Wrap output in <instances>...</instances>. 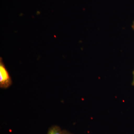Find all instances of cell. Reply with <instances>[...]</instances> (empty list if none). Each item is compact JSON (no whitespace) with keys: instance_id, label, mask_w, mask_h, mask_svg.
Instances as JSON below:
<instances>
[{"instance_id":"6da1fadb","label":"cell","mask_w":134,"mask_h":134,"mask_svg":"<svg viewBox=\"0 0 134 134\" xmlns=\"http://www.w3.org/2000/svg\"><path fill=\"white\" fill-rule=\"evenodd\" d=\"M12 83L11 77L3 63L2 58H0V88L6 89L11 86Z\"/></svg>"},{"instance_id":"7a4b0ae2","label":"cell","mask_w":134,"mask_h":134,"mask_svg":"<svg viewBox=\"0 0 134 134\" xmlns=\"http://www.w3.org/2000/svg\"><path fill=\"white\" fill-rule=\"evenodd\" d=\"M47 134H63V130L59 126L54 125L49 129Z\"/></svg>"},{"instance_id":"3957f363","label":"cell","mask_w":134,"mask_h":134,"mask_svg":"<svg viewBox=\"0 0 134 134\" xmlns=\"http://www.w3.org/2000/svg\"><path fill=\"white\" fill-rule=\"evenodd\" d=\"M63 134H72L67 130H63Z\"/></svg>"},{"instance_id":"277c9868","label":"cell","mask_w":134,"mask_h":134,"mask_svg":"<svg viewBox=\"0 0 134 134\" xmlns=\"http://www.w3.org/2000/svg\"><path fill=\"white\" fill-rule=\"evenodd\" d=\"M133 79L132 82V85L133 86H134V70L133 72Z\"/></svg>"},{"instance_id":"5b68a950","label":"cell","mask_w":134,"mask_h":134,"mask_svg":"<svg viewBox=\"0 0 134 134\" xmlns=\"http://www.w3.org/2000/svg\"><path fill=\"white\" fill-rule=\"evenodd\" d=\"M132 28H133V29L134 30V21L133 22V24H132Z\"/></svg>"}]
</instances>
